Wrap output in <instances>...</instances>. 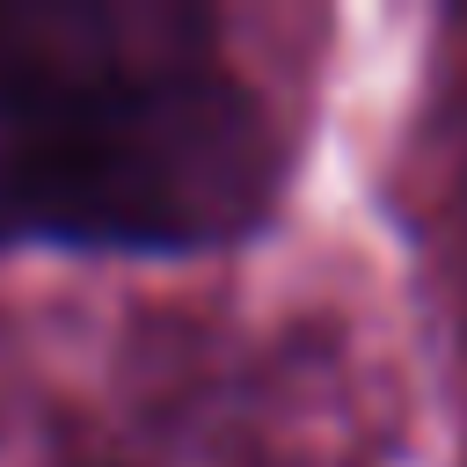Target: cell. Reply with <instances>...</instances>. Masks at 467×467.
<instances>
[{"instance_id": "1", "label": "cell", "mask_w": 467, "mask_h": 467, "mask_svg": "<svg viewBox=\"0 0 467 467\" xmlns=\"http://www.w3.org/2000/svg\"><path fill=\"white\" fill-rule=\"evenodd\" d=\"M277 124L168 0H0V248H212L277 197Z\"/></svg>"}]
</instances>
